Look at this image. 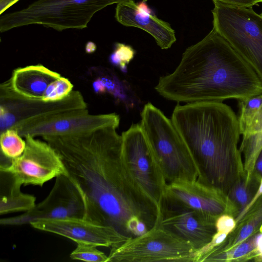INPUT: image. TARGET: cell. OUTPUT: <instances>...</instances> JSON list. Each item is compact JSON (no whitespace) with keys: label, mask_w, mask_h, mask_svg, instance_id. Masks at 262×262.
<instances>
[{"label":"cell","mask_w":262,"mask_h":262,"mask_svg":"<svg viewBox=\"0 0 262 262\" xmlns=\"http://www.w3.org/2000/svg\"><path fill=\"white\" fill-rule=\"evenodd\" d=\"M116 128L42 137L85 195L87 219L111 225L130 238L142 234L146 225L148 230L154 226L160 210L128 170Z\"/></svg>","instance_id":"1"},{"label":"cell","mask_w":262,"mask_h":262,"mask_svg":"<svg viewBox=\"0 0 262 262\" xmlns=\"http://www.w3.org/2000/svg\"><path fill=\"white\" fill-rule=\"evenodd\" d=\"M155 89L163 98L177 102H222L262 94V81L213 28L185 50L176 69L161 76Z\"/></svg>","instance_id":"2"},{"label":"cell","mask_w":262,"mask_h":262,"mask_svg":"<svg viewBox=\"0 0 262 262\" xmlns=\"http://www.w3.org/2000/svg\"><path fill=\"white\" fill-rule=\"evenodd\" d=\"M171 120L196 163L197 180L227 195L247 175L234 112L222 102L178 104Z\"/></svg>","instance_id":"3"},{"label":"cell","mask_w":262,"mask_h":262,"mask_svg":"<svg viewBox=\"0 0 262 262\" xmlns=\"http://www.w3.org/2000/svg\"><path fill=\"white\" fill-rule=\"evenodd\" d=\"M141 117L142 130L167 184L197 180L196 163L171 120L150 102Z\"/></svg>","instance_id":"4"},{"label":"cell","mask_w":262,"mask_h":262,"mask_svg":"<svg viewBox=\"0 0 262 262\" xmlns=\"http://www.w3.org/2000/svg\"><path fill=\"white\" fill-rule=\"evenodd\" d=\"M125 1L36 0L22 9L1 14L0 32L30 25H40L59 31L82 29L97 12Z\"/></svg>","instance_id":"5"},{"label":"cell","mask_w":262,"mask_h":262,"mask_svg":"<svg viewBox=\"0 0 262 262\" xmlns=\"http://www.w3.org/2000/svg\"><path fill=\"white\" fill-rule=\"evenodd\" d=\"M213 2V28L250 64L262 81V16L252 7Z\"/></svg>","instance_id":"6"},{"label":"cell","mask_w":262,"mask_h":262,"mask_svg":"<svg viewBox=\"0 0 262 262\" xmlns=\"http://www.w3.org/2000/svg\"><path fill=\"white\" fill-rule=\"evenodd\" d=\"M196 251L158 221L144 234L112 247L107 262H193Z\"/></svg>","instance_id":"7"},{"label":"cell","mask_w":262,"mask_h":262,"mask_svg":"<svg viewBox=\"0 0 262 262\" xmlns=\"http://www.w3.org/2000/svg\"><path fill=\"white\" fill-rule=\"evenodd\" d=\"M1 108L6 123L25 137L33 128L81 113L87 105L81 94L73 91L56 102L26 101L11 96L1 101Z\"/></svg>","instance_id":"8"},{"label":"cell","mask_w":262,"mask_h":262,"mask_svg":"<svg viewBox=\"0 0 262 262\" xmlns=\"http://www.w3.org/2000/svg\"><path fill=\"white\" fill-rule=\"evenodd\" d=\"M88 203L85 195L68 174L56 178L47 196L31 209L13 217L1 219L3 225L18 226L44 219L81 217L87 219Z\"/></svg>","instance_id":"9"},{"label":"cell","mask_w":262,"mask_h":262,"mask_svg":"<svg viewBox=\"0 0 262 262\" xmlns=\"http://www.w3.org/2000/svg\"><path fill=\"white\" fill-rule=\"evenodd\" d=\"M122 154L133 178L160 208L167 183L140 124L122 134Z\"/></svg>","instance_id":"10"},{"label":"cell","mask_w":262,"mask_h":262,"mask_svg":"<svg viewBox=\"0 0 262 262\" xmlns=\"http://www.w3.org/2000/svg\"><path fill=\"white\" fill-rule=\"evenodd\" d=\"M23 154L9 162L1 164L0 170L10 173L21 185L42 186L54 178L68 174L60 156L46 141L30 135Z\"/></svg>","instance_id":"11"},{"label":"cell","mask_w":262,"mask_h":262,"mask_svg":"<svg viewBox=\"0 0 262 262\" xmlns=\"http://www.w3.org/2000/svg\"><path fill=\"white\" fill-rule=\"evenodd\" d=\"M160 223L196 251L208 244L217 231L216 219L200 211L170 202H161Z\"/></svg>","instance_id":"12"},{"label":"cell","mask_w":262,"mask_h":262,"mask_svg":"<svg viewBox=\"0 0 262 262\" xmlns=\"http://www.w3.org/2000/svg\"><path fill=\"white\" fill-rule=\"evenodd\" d=\"M30 225L38 230L71 239L77 244L111 248L129 238L111 225L81 217L44 219Z\"/></svg>","instance_id":"13"},{"label":"cell","mask_w":262,"mask_h":262,"mask_svg":"<svg viewBox=\"0 0 262 262\" xmlns=\"http://www.w3.org/2000/svg\"><path fill=\"white\" fill-rule=\"evenodd\" d=\"M163 198L216 219L224 214L236 217L227 195L198 180L167 184Z\"/></svg>","instance_id":"14"},{"label":"cell","mask_w":262,"mask_h":262,"mask_svg":"<svg viewBox=\"0 0 262 262\" xmlns=\"http://www.w3.org/2000/svg\"><path fill=\"white\" fill-rule=\"evenodd\" d=\"M145 3L138 4L133 0H127L118 4L116 20L123 26L146 31L162 49L170 48L177 40L174 30L169 24L154 15Z\"/></svg>","instance_id":"15"},{"label":"cell","mask_w":262,"mask_h":262,"mask_svg":"<svg viewBox=\"0 0 262 262\" xmlns=\"http://www.w3.org/2000/svg\"><path fill=\"white\" fill-rule=\"evenodd\" d=\"M60 76L42 64L28 66L14 70L10 78L1 87L19 99L42 102L50 84Z\"/></svg>","instance_id":"16"},{"label":"cell","mask_w":262,"mask_h":262,"mask_svg":"<svg viewBox=\"0 0 262 262\" xmlns=\"http://www.w3.org/2000/svg\"><path fill=\"white\" fill-rule=\"evenodd\" d=\"M119 123L120 117L115 113L93 115L85 109L77 115L33 128L26 135L35 137L48 135L76 134L107 126L118 128Z\"/></svg>","instance_id":"17"},{"label":"cell","mask_w":262,"mask_h":262,"mask_svg":"<svg viewBox=\"0 0 262 262\" xmlns=\"http://www.w3.org/2000/svg\"><path fill=\"white\" fill-rule=\"evenodd\" d=\"M258 232L262 233V193L236 221L234 228L223 242L201 256L197 262H207L211 257L230 250Z\"/></svg>","instance_id":"18"},{"label":"cell","mask_w":262,"mask_h":262,"mask_svg":"<svg viewBox=\"0 0 262 262\" xmlns=\"http://www.w3.org/2000/svg\"><path fill=\"white\" fill-rule=\"evenodd\" d=\"M1 171L0 214L27 211L36 205L35 198L21 191L22 185L9 172Z\"/></svg>","instance_id":"19"},{"label":"cell","mask_w":262,"mask_h":262,"mask_svg":"<svg viewBox=\"0 0 262 262\" xmlns=\"http://www.w3.org/2000/svg\"><path fill=\"white\" fill-rule=\"evenodd\" d=\"M262 176L254 171L239 180L231 189L227 196L235 211V222L246 211L256 196Z\"/></svg>","instance_id":"20"},{"label":"cell","mask_w":262,"mask_h":262,"mask_svg":"<svg viewBox=\"0 0 262 262\" xmlns=\"http://www.w3.org/2000/svg\"><path fill=\"white\" fill-rule=\"evenodd\" d=\"M243 135L239 150L244 157L247 176L253 171L255 162L262 148V106Z\"/></svg>","instance_id":"21"},{"label":"cell","mask_w":262,"mask_h":262,"mask_svg":"<svg viewBox=\"0 0 262 262\" xmlns=\"http://www.w3.org/2000/svg\"><path fill=\"white\" fill-rule=\"evenodd\" d=\"M262 261V233L258 232L230 250L214 255L207 262Z\"/></svg>","instance_id":"22"},{"label":"cell","mask_w":262,"mask_h":262,"mask_svg":"<svg viewBox=\"0 0 262 262\" xmlns=\"http://www.w3.org/2000/svg\"><path fill=\"white\" fill-rule=\"evenodd\" d=\"M0 142L1 152L8 159L20 156L26 145V141L21 138L17 131L11 128L2 132Z\"/></svg>","instance_id":"23"},{"label":"cell","mask_w":262,"mask_h":262,"mask_svg":"<svg viewBox=\"0 0 262 262\" xmlns=\"http://www.w3.org/2000/svg\"><path fill=\"white\" fill-rule=\"evenodd\" d=\"M238 118L241 135L244 134L262 106V94L238 100Z\"/></svg>","instance_id":"24"},{"label":"cell","mask_w":262,"mask_h":262,"mask_svg":"<svg viewBox=\"0 0 262 262\" xmlns=\"http://www.w3.org/2000/svg\"><path fill=\"white\" fill-rule=\"evenodd\" d=\"M73 85L67 78L61 76L49 85L42 99V102H56L66 98L73 91Z\"/></svg>","instance_id":"25"},{"label":"cell","mask_w":262,"mask_h":262,"mask_svg":"<svg viewBox=\"0 0 262 262\" xmlns=\"http://www.w3.org/2000/svg\"><path fill=\"white\" fill-rule=\"evenodd\" d=\"M97 247L89 244H77V247L71 252L70 257L73 260L88 262H107L108 255Z\"/></svg>","instance_id":"26"},{"label":"cell","mask_w":262,"mask_h":262,"mask_svg":"<svg viewBox=\"0 0 262 262\" xmlns=\"http://www.w3.org/2000/svg\"><path fill=\"white\" fill-rule=\"evenodd\" d=\"M135 54V51L131 46L117 43L109 60L112 64L119 67L121 71L126 72L127 65L134 58Z\"/></svg>","instance_id":"27"},{"label":"cell","mask_w":262,"mask_h":262,"mask_svg":"<svg viewBox=\"0 0 262 262\" xmlns=\"http://www.w3.org/2000/svg\"><path fill=\"white\" fill-rule=\"evenodd\" d=\"M218 1L224 4L245 7H252L259 3H262V0H212Z\"/></svg>","instance_id":"28"},{"label":"cell","mask_w":262,"mask_h":262,"mask_svg":"<svg viewBox=\"0 0 262 262\" xmlns=\"http://www.w3.org/2000/svg\"><path fill=\"white\" fill-rule=\"evenodd\" d=\"M93 88L94 92L97 93H103L106 92L105 83L101 78H98L93 82Z\"/></svg>","instance_id":"29"},{"label":"cell","mask_w":262,"mask_h":262,"mask_svg":"<svg viewBox=\"0 0 262 262\" xmlns=\"http://www.w3.org/2000/svg\"><path fill=\"white\" fill-rule=\"evenodd\" d=\"M19 0H0V13H3Z\"/></svg>","instance_id":"30"},{"label":"cell","mask_w":262,"mask_h":262,"mask_svg":"<svg viewBox=\"0 0 262 262\" xmlns=\"http://www.w3.org/2000/svg\"><path fill=\"white\" fill-rule=\"evenodd\" d=\"M254 171L262 176V148L255 162Z\"/></svg>","instance_id":"31"},{"label":"cell","mask_w":262,"mask_h":262,"mask_svg":"<svg viewBox=\"0 0 262 262\" xmlns=\"http://www.w3.org/2000/svg\"><path fill=\"white\" fill-rule=\"evenodd\" d=\"M95 46L94 43H89V44H88L86 46V47L85 48V51L88 53H92L94 52L95 50Z\"/></svg>","instance_id":"32"},{"label":"cell","mask_w":262,"mask_h":262,"mask_svg":"<svg viewBox=\"0 0 262 262\" xmlns=\"http://www.w3.org/2000/svg\"><path fill=\"white\" fill-rule=\"evenodd\" d=\"M146 1H147V0H142V2H146Z\"/></svg>","instance_id":"33"},{"label":"cell","mask_w":262,"mask_h":262,"mask_svg":"<svg viewBox=\"0 0 262 262\" xmlns=\"http://www.w3.org/2000/svg\"><path fill=\"white\" fill-rule=\"evenodd\" d=\"M260 15L262 16V13L260 14Z\"/></svg>","instance_id":"34"}]
</instances>
